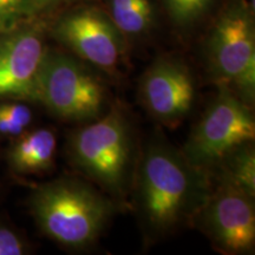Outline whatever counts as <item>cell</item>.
I'll return each instance as SVG.
<instances>
[{
  "label": "cell",
  "mask_w": 255,
  "mask_h": 255,
  "mask_svg": "<svg viewBox=\"0 0 255 255\" xmlns=\"http://www.w3.org/2000/svg\"><path fill=\"white\" fill-rule=\"evenodd\" d=\"M109 15L124 36L137 37L154 23L151 0H110Z\"/></svg>",
  "instance_id": "obj_13"
},
{
  "label": "cell",
  "mask_w": 255,
  "mask_h": 255,
  "mask_svg": "<svg viewBox=\"0 0 255 255\" xmlns=\"http://www.w3.org/2000/svg\"><path fill=\"white\" fill-rule=\"evenodd\" d=\"M193 222L220 253L242 255L254 251V197L219 175Z\"/></svg>",
  "instance_id": "obj_7"
},
{
  "label": "cell",
  "mask_w": 255,
  "mask_h": 255,
  "mask_svg": "<svg viewBox=\"0 0 255 255\" xmlns=\"http://www.w3.org/2000/svg\"><path fill=\"white\" fill-rule=\"evenodd\" d=\"M214 100L191 130L184 148L186 157L212 173L232 149L254 142L255 120L250 104L227 84L218 83Z\"/></svg>",
  "instance_id": "obj_6"
},
{
  "label": "cell",
  "mask_w": 255,
  "mask_h": 255,
  "mask_svg": "<svg viewBox=\"0 0 255 255\" xmlns=\"http://www.w3.org/2000/svg\"><path fill=\"white\" fill-rule=\"evenodd\" d=\"M46 49L44 30L32 20L0 34V101L36 102Z\"/></svg>",
  "instance_id": "obj_9"
},
{
  "label": "cell",
  "mask_w": 255,
  "mask_h": 255,
  "mask_svg": "<svg viewBox=\"0 0 255 255\" xmlns=\"http://www.w3.org/2000/svg\"><path fill=\"white\" fill-rule=\"evenodd\" d=\"M34 18L32 0H0V34Z\"/></svg>",
  "instance_id": "obj_16"
},
{
  "label": "cell",
  "mask_w": 255,
  "mask_h": 255,
  "mask_svg": "<svg viewBox=\"0 0 255 255\" xmlns=\"http://www.w3.org/2000/svg\"><path fill=\"white\" fill-rule=\"evenodd\" d=\"M56 155L57 136L52 129H28L12 139L6 151V163L17 176H34L52 170Z\"/></svg>",
  "instance_id": "obj_11"
},
{
  "label": "cell",
  "mask_w": 255,
  "mask_h": 255,
  "mask_svg": "<svg viewBox=\"0 0 255 255\" xmlns=\"http://www.w3.org/2000/svg\"><path fill=\"white\" fill-rule=\"evenodd\" d=\"M51 36L73 56L105 72H116L126 52V36L95 6L63 13L51 27Z\"/></svg>",
  "instance_id": "obj_8"
},
{
  "label": "cell",
  "mask_w": 255,
  "mask_h": 255,
  "mask_svg": "<svg viewBox=\"0 0 255 255\" xmlns=\"http://www.w3.org/2000/svg\"><path fill=\"white\" fill-rule=\"evenodd\" d=\"M60 121L88 123L105 113L107 89L88 63L47 46L36 87V102Z\"/></svg>",
  "instance_id": "obj_4"
},
{
  "label": "cell",
  "mask_w": 255,
  "mask_h": 255,
  "mask_svg": "<svg viewBox=\"0 0 255 255\" xmlns=\"http://www.w3.org/2000/svg\"><path fill=\"white\" fill-rule=\"evenodd\" d=\"M68 157L85 180L119 205L130 196L137 164L133 127L120 105L75 130L68 138Z\"/></svg>",
  "instance_id": "obj_3"
},
{
  "label": "cell",
  "mask_w": 255,
  "mask_h": 255,
  "mask_svg": "<svg viewBox=\"0 0 255 255\" xmlns=\"http://www.w3.org/2000/svg\"><path fill=\"white\" fill-rule=\"evenodd\" d=\"M206 60L216 84H227L242 101L254 103L255 27L244 0L231 2L216 19L206 41Z\"/></svg>",
  "instance_id": "obj_5"
},
{
  "label": "cell",
  "mask_w": 255,
  "mask_h": 255,
  "mask_svg": "<svg viewBox=\"0 0 255 255\" xmlns=\"http://www.w3.org/2000/svg\"><path fill=\"white\" fill-rule=\"evenodd\" d=\"M212 174L182 150L154 136L138 154L132 206L145 242H156L194 221L212 189Z\"/></svg>",
  "instance_id": "obj_1"
},
{
  "label": "cell",
  "mask_w": 255,
  "mask_h": 255,
  "mask_svg": "<svg viewBox=\"0 0 255 255\" xmlns=\"http://www.w3.org/2000/svg\"><path fill=\"white\" fill-rule=\"evenodd\" d=\"M210 174L219 175L255 197V149L247 142L232 149Z\"/></svg>",
  "instance_id": "obj_12"
},
{
  "label": "cell",
  "mask_w": 255,
  "mask_h": 255,
  "mask_svg": "<svg viewBox=\"0 0 255 255\" xmlns=\"http://www.w3.org/2000/svg\"><path fill=\"white\" fill-rule=\"evenodd\" d=\"M171 23L178 28H189L199 23L214 0H162Z\"/></svg>",
  "instance_id": "obj_15"
},
{
  "label": "cell",
  "mask_w": 255,
  "mask_h": 255,
  "mask_svg": "<svg viewBox=\"0 0 255 255\" xmlns=\"http://www.w3.org/2000/svg\"><path fill=\"white\" fill-rule=\"evenodd\" d=\"M27 206L46 238L81 251L100 239L120 205L88 180L59 177L34 187Z\"/></svg>",
  "instance_id": "obj_2"
},
{
  "label": "cell",
  "mask_w": 255,
  "mask_h": 255,
  "mask_svg": "<svg viewBox=\"0 0 255 255\" xmlns=\"http://www.w3.org/2000/svg\"><path fill=\"white\" fill-rule=\"evenodd\" d=\"M30 252L27 241L12 226L0 222V255H24Z\"/></svg>",
  "instance_id": "obj_17"
},
{
  "label": "cell",
  "mask_w": 255,
  "mask_h": 255,
  "mask_svg": "<svg viewBox=\"0 0 255 255\" xmlns=\"http://www.w3.org/2000/svg\"><path fill=\"white\" fill-rule=\"evenodd\" d=\"M34 115L28 102L0 101V138L13 139L31 129Z\"/></svg>",
  "instance_id": "obj_14"
},
{
  "label": "cell",
  "mask_w": 255,
  "mask_h": 255,
  "mask_svg": "<svg viewBox=\"0 0 255 255\" xmlns=\"http://www.w3.org/2000/svg\"><path fill=\"white\" fill-rule=\"evenodd\" d=\"M66 1H69V0H32L34 17L38 14L52 11V9L59 7L60 5Z\"/></svg>",
  "instance_id": "obj_18"
},
{
  "label": "cell",
  "mask_w": 255,
  "mask_h": 255,
  "mask_svg": "<svg viewBox=\"0 0 255 255\" xmlns=\"http://www.w3.org/2000/svg\"><path fill=\"white\" fill-rule=\"evenodd\" d=\"M139 96L148 113L165 127H177L189 115L196 97L195 79L182 60L159 57L144 72Z\"/></svg>",
  "instance_id": "obj_10"
}]
</instances>
